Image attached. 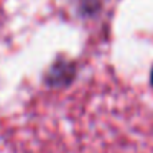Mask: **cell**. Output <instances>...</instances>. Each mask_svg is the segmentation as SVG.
<instances>
[{"mask_svg":"<svg viewBox=\"0 0 153 153\" xmlns=\"http://www.w3.org/2000/svg\"><path fill=\"white\" fill-rule=\"evenodd\" d=\"M73 76H74V68L71 63H56L51 66L50 73L46 76V81L51 86H56V84H59V81L66 82Z\"/></svg>","mask_w":153,"mask_h":153,"instance_id":"cell-1","label":"cell"},{"mask_svg":"<svg viewBox=\"0 0 153 153\" xmlns=\"http://www.w3.org/2000/svg\"><path fill=\"white\" fill-rule=\"evenodd\" d=\"M150 82H152V87H153V68H152V73H150Z\"/></svg>","mask_w":153,"mask_h":153,"instance_id":"cell-2","label":"cell"}]
</instances>
